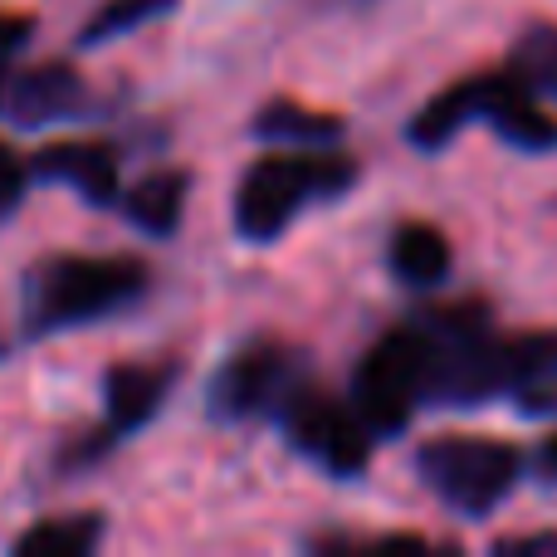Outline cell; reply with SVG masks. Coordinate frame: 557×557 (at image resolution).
I'll return each mask as SVG.
<instances>
[{
	"instance_id": "cell-3",
	"label": "cell",
	"mask_w": 557,
	"mask_h": 557,
	"mask_svg": "<svg viewBox=\"0 0 557 557\" xmlns=\"http://www.w3.org/2000/svg\"><path fill=\"white\" fill-rule=\"evenodd\" d=\"M152 274L133 255H54L25 278V333H64L123 313L147 294Z\"/></svg>"
},
{
	"instance_id": "cell-22",
	"label": "cell",
	"mask_w": 557,
	"mask_h": 557,
	"mask_svg": "<svg viewBox=\"0 0 557 557\" xmlns=\"http://www.w3.org/2000/svg\"><path fill=\"white\" fill-rule=\"evenodd\" d=\"M0 98H5V64H0Z\"/></svg>"
},
{
	"instance_id": "cell-18",
	"label": "cell",
	"mask_w": 557,
	"mask_h": 557,
	"mask_svg": "<svg viewBox=\"0 0 557 557\" xmlns=\"http://www.w3.org/2000/svg\"><path fill=\"white\" fill-rule=\"evenodd\" d=\"M25 182H29L25 162H20V157L0 143V221H5V215L15 211V201L25 196Z\"/></svg>"
},
{
	"instance_id": "cell-13",
	"label": "cell",
	"mask_w": 557,
	"mask_h": 557,
	"mask_svg": "<svg viewBox=\"0 0 557 557\" xmlns=\"http://www.w3.org/2000/svg\"><path fill=\"white\" fill-rule=\"evenodd\" d=\"M186 191H191V176L166 166V172H152L123 196V215L152 240H166V235L182 231L186 215Z\"/></svg>"
},
{
	"instance_id": "cell-2",
	"label": "cell",
	"mask_w": 557,
	"mask_h": 557,
	"mask_svg": "<svg viewBox=\"0 0 557 557\" xmlns=\"http://www.w3.org/2000/svg\"><path fill=\"white\" fill-rule=\"evenodd\" d=\"M362 176L357 157L337 147H294V152H270L245 166L235 186V235L245 245H274L308 206L337 201Z\"/></svg>"
},
{
	"instance_id": "cell-10",
	"label": "cell",
	"mask_w": 557,
	"mask_h": 557,
	"mask_svg": "<svg viewBox=\"0 0 557 557\" xmlns=\"http://www.w3.org/2000/svg\"><path fill=\"white\" fill-rule=\"evenodd\" d=\"M5 108L20 127H45L59 117H74L84 108V78L74 74V64H39L10 84Z\"/></svg>"
},
{
	"instance_id": "cell-6",
	"label": "cell",
	"mask_w": 557,
	"mask_h": 557,
	"mask_svg": "<svg viewBox=\"0 0 557 557\" xmlns=\"http://www.w3.org/2000/svg\"><path fill=\"white\" fill-rule=\"evenodd\" d=\"M278 431H284L288 450L304 455L313 470H323L327 480H357L372 465V431L362 425V416L352 411V401H337L323 386H313V376L294 386L274 411Z\"/></svg>"
},
{
	"instance_id": "cell-9",
	"label": "cell",
	"mask_w": 557,
	"mask_h": 557,
	"mask_svg": "<svg viewBox=\"0 0 557 557\" xmlns=\"http://www.w3.org/2000/svg\"><path fill=\"white\" fill-rule=\"evenodd\" d=\"M35 182L78 191L88 206H117V152L108 143H54L25 162Z\"/></svg>"
},
{
	"instance_id": "cell-16",
	"label": "cell",
	"mask_w": 557,
	"mask_h": 557,
	"mask_svg": "<svg viewBox=\"0 0 557 557\" xmlns=\"http://www.w3.org/2000/svg\"><path fill=\"white\" fill-rule=\"evenodd\" d=\"M103 513H74V519H49L39 529L20 533L15 539V557H88L103 543Z\"/></svg>"
},
{
	"instance_id": "cell-19",
	"label": "cell",
	"mask_w": 557,
	"mask_h": 557,
	"mask_svg": "<svg viewBox=\"0 0 557 557\" xmlns=\"http://www.w3.org/2000/svg\"><path fill=\"white\" fill-rule=\"evenodd\" d=\"M29 35H35V20L0 10V64H5V59H15L20 49L29 45Z\"/></svg>"
},
{
	"instance_id": "cell-17",
	"label": "cell",
	"mask_w": 557,
	"mask_h": 557,
	"mask_svg": "<svg viewBox=\"0 0 557 557\" xmlns=\"http://www.w3.org/2000/svg\"><path fill=\"white\" fill-rule=\"evenodd\" d=\"M176 5H182V0H103V5L94 10V20L78 29V49H94V45H108V39H117V35H133V29L172 15Z\"/></svg>"
},
{
	"instance_id": "cell-8",
	"label": "cell",
	"mask_w": 557,
	"mask_h": 557,
	"mask_svg": "<svg viewBox=\"0 0 557 557\" xmlns=\"http://www.w3.org/2000/svg\"><path fill=\"white\" fill-rule=\"evenodd\" d=\"M172 386H176V367L172 362H123V367H108V376H103V411H108V421L88 435V445H78V450L69 455V465L103 460L113 445H123L133 431H143V425L166 406Z\"/></svg>"
},
{
	"instance_id": "cell-5",
	"label": "cell",
	"mask_w": 557,
	"mask_h": 557,
	"mask_svg": "<svg viewBox=\"0 0 557 557\" xmlns=\"http://www.w3.org/2000/svg\"><path fill=\"white\" fill-rule=\"evenodd\" d=\"M425 362H431V352H425V333L416 318L386 327L362 352L347 401L362 416V425L372 431L376 445L406 435V425L425 406Z\"/></svg>"
},
{
	"instance_id": "cell-11",
	"label": "cell",
	"mask_w": 557,
	"mask_h": 557,
	"mask_svg": "<svg viewBox=\"0 0 557 557\" xmlns=\"http://www.w3.org/2000/svg\"><path fill=\"white\" fill-rule=\"evenodd\" d=\"M386 270L401 288H441L455 270V250L431 221H401L386 240Z\"/></svg>"
},
{
	"instance_id": "cell-7",
	"label": "cell",
	"mask_w": 557,
	"mask_h": 557,
	"mask_svg": "<svg viewBox=\"0 0 557 557\" xmlns=\"http://www.w3.org/2000/svg\"><path fill=\"white\" fill-rule=\"evenodd\" d=\"M304 357L278 337H250L221 362V372L206 386V411L225 425L274 421L278 401L304 382Z\"/></svg>"
},
{
	"instance_id": "cell-20",
	"label": "cell",
	"mask_w": 557,
	"mask_h": 557,
	"mask_svg": "<svg viewBox=\"0 0 557 557\" xmlns=\"http://www.w3.org/2000/svg\"><path fill=\"white\" fill-rule=\"evenodd\" d=\"M494 553H519V557H529V553H553V557H557V533H509V539L494 543Z\"/></svg>"
},
{
	"instance_id": "cell-1",
	"label": "cell",
	"mask_w": 557,
	"mask_h": 557,
	"mask_svg": "<svg viewBox=\"0 0 557 557\" xmlns=\"http://www.w3.org/2000/svg\"><path fill=\"white\" fill-rule=\"evenodd\" d=\"M425 333V406H490L504 396H533L557 386V327H529V333H499L490 304L425 308L416 313Z\"/></svg>"
},
{
	"instance_id": "cell-14",
	"label": "cell",
	"mask_w": 557,
	"mask_h": 557,
	"mask_svg": "<svg viewBox=\"0 0 557 557\" xmlns=\"http://www.w3.org/2000/svg\"><path fill=\"white\" fill-rule=\"evenodd\" d=\"M343 117L333 113H313V108L294 103V98H274L255 113L250 133L260 143H284V147H337L343 143Z\"/></svg>"
},
{
	"instance_id": "cell-4",
	"label": "cell",
	"mask_w": 557,
	"mask_h": 557,
	"mask_svg": "<svg viewBox=\"0 0 557 557\" xmlns=\"http://www.w3.org/2000/svg\"><path fill=\"white\" fill-rule=\"evenodd\" d=\"M523 450L499 435H431L416 450V480L465 523H484L504 509L523 484Z\"/></svg>"
},
{
	"instance_id": "cell-12",
	"label": "cell",
	"mask_w": 557,
	"mask_h": 557,
	"mask_svg": "<svg viewBox=\"0 0 557 557\" xmlns=\"http://www.w3.org/2000/svg\"><path fill=\"white\" fill-rule=\"evenodd\" d=\"M480 98H484V74H470V78H460V84L441 88V94L406 123V143L425 157L445 152L465 127L480 123Z\"/></svg>"
},
{
	"instance_id": "cell-15",
	"label": "cell",
	"mask_w": 557,
	"mask_h": 557,
	"mask_svg": "<svg viewBox=\"0 0 557 557\" xmlns=\"http://www.w3.org/2000/svg\"><path fill=\"white\" fill-rule=\"evenodd\" d=\"M504 69H509L533 98H557V20H529V25L513 35Z\"/></svg>"
},
{
	"instance_id": "cell-21",
	"label": "cell",
	"mask_w": 557,
	"mask_h": 557,
	"mask_svg": "<svg viewBox=\"0 0 557 557\" xmlns=\"http://www.w3.org/2000/svg\"><path fill=\"white\" fill-rule=\"evenodd\" d=\"M533 470H539L548 484H557V431L539 445V455H533Z\"/></svg>"
}]
</instances>
